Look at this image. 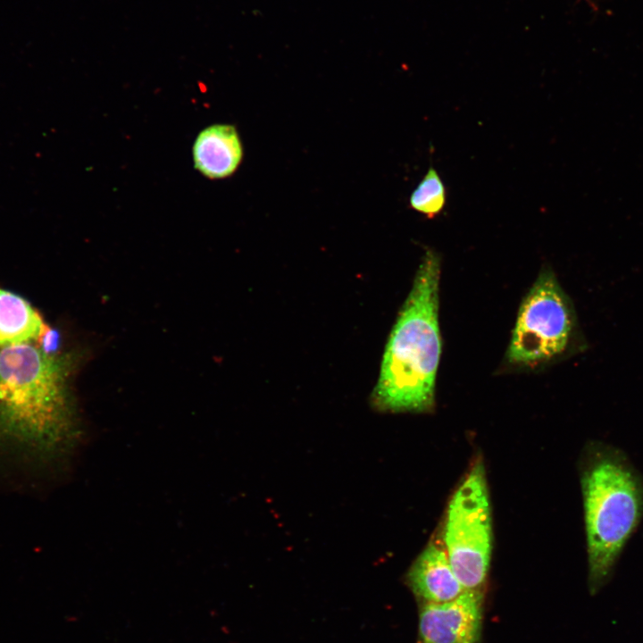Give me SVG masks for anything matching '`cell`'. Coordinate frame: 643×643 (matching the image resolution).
Masks as SVG:
<instances>
[{"mask_svg": "<svg viewBox=\"0 0 643 643\" xmlns=\"http://www.w3.org/2000/svg\"><path fill=\"white\" fill-rule=\"evenodd\" d=\"M439 278V258L428 250L385 347L371 398L377 411L426 412L434 406L441 354Z\"/></svg>", "mask_w": 643, "mask_h": 643, "instance_id": "cell-1", "label": "cell"}, {"mask_svg": "<svg viewBox=\"0 0 643 643\" xmlns=\"http://www.w3.org/2000/svg\"><path fill=\"white\" fill-rule=\"evenodd\" d=\"M0 436L48 455L80 438L61 363L31 343L0 349Z\"/></svg>", "mask_w": 643, "mask_h": 643, "instance_id": "cell-2", "label": "cell"}, {"mask_svg": "<svg viewBox=\"0 0 643 643\" xmlns=\"http://www.w3.org/2000/svg\"><path fill=\"white\" fill-rule=\"evenodd\" d=\"M580 482L589 567V587L597 593L643 520V474L621 448L594 442Z\"/></svg>", "mask_w": 643, "mask_h": 643, "instance_id": "cell-3", "label": "cell"}, {"mask_svg": "<svg viewBox=\"0 0 643 643\" xmlns=\"http://www.w3.org/2000/svg\"><path fill=\"white\" fill-rule=\"evenodd\" d=\"M443 542L464 590H481L490 565L492 522L485 469L480 460L449 501Z\"/></svg>", "mask_w": 643, "mask_h": 643, "instance_id": "cell-4", "label": "cell"}, {"mask_svg": "<svg viewBox=\"0 0 643 643\" xmlns=\"http://www.w3.org/2000/svg\"><path fill=\"white\" fill-rule=\"evenodd\" d=\"M572 324L570 304L555 275L541 272L518 312L508 361L532 365L555 357L566 348Z\"/></svg>", "mask_w": 643, "mask_h": 643, "instance_id": "cell-5", "label": "cell"}, {"mask_svg": "<svg viewBox=\"0 0 643 643\" xmlns=\"http://www.w3.org/2000/svg\"><path fill=\"white\" fill-rule=\"evenodd\" d=\"M481 590H465L443 603H422V643H479L482 623Z\"/></svg>", "mask_w": 643, "mask_h": 643, "instance_id": "cell-6", "label": "cell"}, {"mask_svg": "<svg viewBox=\"0 0 643 643\" xmlns=\"http://www.w3.org/2000/svg\"><path fill=\"white\" fill-rule=\"evenodd\" d=\"M406 581L422 603H443L464 590L456 578L443 544L430 542L414 560Z\"/></svg>", "mask_w": 643, "mask_h": 643, "instance_id": "cell-7", "label": "cell"}, {"mask_svg": "<svg viewBox=\"0 0 643 643\" xmlns=\"http://www.w3.org/2000/svg\"><path fill=\"white\" fill-rule=\"evenodd\" d=\"M242 157V144L233 125H211L200 131L194 142L195 167L211 180L230 176L238 169Z\"/></svg>", "mask_w": 643, "mask_h": 643, "instance_id": "cell-8", "label": "cell"}, {"mask_svg": "<svg viewBox=\"0 0 643 643\" xmlns=\"http://www.w3.org/2000/svg\"><path fill=\"white\" fill-rule=\"evenodd\" d=\"M48 331L38 313L23 298L0 288V347L38 341Z\"/></svg>", "mask_w": 643, "mask_h": 643, "instance_id": "cell-9", "label": "cell"}, {"mask_svg": "<svg viewBox=\"0 0 643 643\" xmlns=\"http://www.w3.org/2000/svg\"><path fill=\"white\" fill-rule=\"evenodd\" d=\"M446 204L445 184L438 171L430 166L412 192L409 206L427 218L433 219L443 212Z\"/></svg>", "mask_w": 643, "mask_h": 643, "instance_id": "cell-10", "label": "cell"}]
</instances>
